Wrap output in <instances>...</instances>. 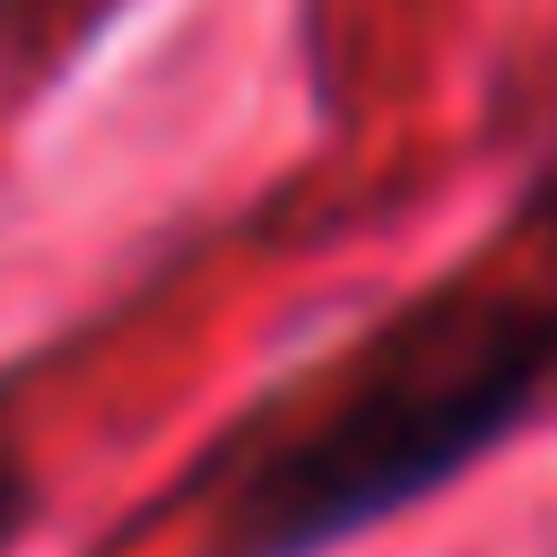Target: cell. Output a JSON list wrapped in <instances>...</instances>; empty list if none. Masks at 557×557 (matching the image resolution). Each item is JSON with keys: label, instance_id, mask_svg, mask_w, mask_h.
I'll return each instance as SVG.
<instances>
[{"label": "cell", "instance_id": "1", "mask_svg": "<svg viewBox=\"0 0 557 557\" xmlns=\"http://www.w3.org/2000/svg\"><path fill=\"white\" fill-rule=\"evenodd\" d=\"M557 383V287L444 278L392 331H374L331 392L278 435L226 444L235 479L209 522V557H322L400 505L435 496L487 444H505Z\"/></svg>", "mask_w": 557, "mask_h": 557}, {"label": "cell", "instance_id": "2", "mask_svg": "<svg viewBox=\"0 0 557 557\" xmlns=\"http://www.w3.org/2000/svg\"><path fill=\"white\" fill-rule=\"evenodd\" d=\"M35 522V470H26V444H17V426L0 418V557L17 548V531Z\"/></svg>", "mask_w": 557, "mask_h": 557}]
</instances>
